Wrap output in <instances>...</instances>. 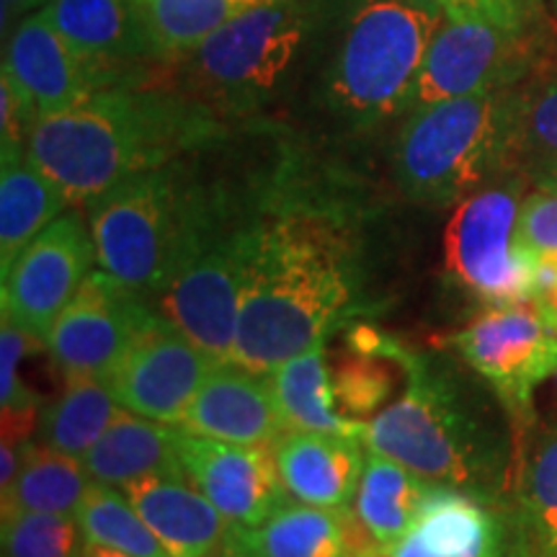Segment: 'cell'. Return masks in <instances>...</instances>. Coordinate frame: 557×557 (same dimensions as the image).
Masks as SVG:
<instances>
[{
    "label": "cell",
    "mask_w": 557,
    "mask_h": 557,
    "mask_svg": "<svg viewBox=\"0 0 557 557\" xmlns=\"http://www.w3.org/2000/svg\"><path fill=\"white\" fill-rule=\"evenodd\" d=\"M246 259L248 225L227 227L212 212L169 282L148 297L214 364L235 361Z\"/></svg>",
    "instance_id": "9"
},
{
    "label": "cell",
    "mask_w": 557,
    "mask_h": 557,
    "mask_svg": "<svg viewBox=\"0 0 557 557\" xmlns=\"http://www.w3.org/2000/svg\"><path fill=\"white\" fill-rule=\"evenodd\" d=\"M65 189L34 163L29 150L0 156V269H11L18 253L45 233L65 207Z\"/></svg>",
    "instance_id": "23"
},
{
    "label": "cell",
    "mask_w": 557,
    "mask_h": 557,
    "mask_svg": "<svg viewBox=\"0 0 557 557\" xmlns=\"http://www.w3.org/2000/svg\"><path fill=\"white\" fill-rule=\"evenodd\" d=\"M506 173L557 191V78L511 90Z\"/></svg>",
    "instance_id": "28"
},
{
    "label": "cell",
    "mask_w": 557,
    "mask_h": 557,
    "mask_svg": "<svg viewBox=\"0 0 557 557\" xmlns=\"http://www.w3.org/2000/svg\"><path fill=\"white\" fill-rule=\"evenodd\" d=\"M212 135L205 103L122 83L39 120L26 150L73 205H88L122 181L171 165Z\"/></svg>",
    "instance_id": "3"
},
{
    "label": "cell",
    "mask_w": 557,
    "mask_h": 557,
    "mask_svg": "<svg viewBox=\"0 0 557 557\" xmlns=\"http://www.w3.org/2000/svg\"><path fill=\"white\" fill-rule=\"evenodd\" d=\"M212 367L214 361L171 320L148 308L103 382L122 408L178 426Z\"/></svg>",
    "instance_id": "12"
},
{
    "label": "cell",
    "mask_w": 557,
    "mask_h": 557,
    "mask_svg": "<svg viewBox=\"0 0 557 557\" xmlns=\"http://www.w3.org/2000/svg\"><path fill=\"white\" fill-rule=\"evenodd\" d=\"M348 346L395 359L408 380L406 393L367 421L364 447L406 465L431 485L496 504L508 475V442L475 389L451 367L367 325L351 331Z\"/></svg>",
    "instance_id": "2"
},
{
    "label": "cell",
    "mask_w": 557,
    "mask_h": 557,
    "mask_svg": "<svg viewBox=\"0 0 557 557\" xmlns=\"http://www.w3.org/2000/svg\"><path fill=\"white\" fill-rule=\"evenodd\" d=\"M389 364H395V359L351 348V351L338 359L336 367H331L333 395H336L341 416L351 418V421H361V418L377 413V408L393 393Z\"/></svg>",
    "instance_id": "34"
},
{
    "label": "cell",
    "mask_w": 557,
    "mask_h": 557,
    "mask_svg": "<svg viewBox=\"0 0 557 557\" xmlns=\"http://www.w3.org/2000/svg\"><path fill=\"white\" fill-rule=\"evenodd\" d=\"M37 120L9 75L0 73V156L24 152Z\"/></svg>",
    "instance_id": "37"
},
{
    "label": "cell",
    "mask_w": 557,
    "mask_h": 557,
    "mask_svg": "<svg viewBox=\"0 0 557 557\" xmlns=\"http://www.w3.org/2000/svg\"><path fill=\"white\" fill-rule=\"evenodd\" d=\"M361 557H517L508 517L493 500L447 485H429L421 511L393 547Z\"/></svg>",
    "instance_id": "17"
},
{
    "label": "cell",
    "mask_w": 557,
    "mask_h": 557,
    "mask_svg": "<svg viewBox=\"0 0 557 557\" xmlns=\"http://www.w3.org/2000/svg\"><path fill=\"white\" fill-rule=\"evenodd\" d=\"M50 0H0V13H3V29H9V24H18L21 18H26L29 13L45 9Z\"/></svg>",
    "instance_id": "41"
},
{
    "label": "cell",
    "mask_w": 557,
    "mask_h": 557,
    "mask_svg": "<svg viewBox=\"0 0 557 557\" xmlns=\"http://www.w3.org/2000/svg\"><path fill=\"white\" fill-rule=\"evenodd\" d=\"M81 557H132L127 553H120V549H111V547H101V545H94V542H86L83 545V553Z\"/></svg>",
    "instance_id": "42"
},
{
    "label": "cell",
    "mask_w": 557,
    "mask_h": 557,
    "mask_svg": "<svg viewBox=\"0 0 557 557\" xmlns=\"http://www.w3.org/2000/svg\"><path fill=\"white\" fill-rule=\"evenodd\" d=\"M442 9L444 13H455V16H480L491 18L500 26H508V29L521 32L517 24H513L511 13L506 11V5L500 0H429Z\"/></svg>",
    "instance_id": "38"
},
{
    "label": "cell",
    "mask_w": 557,
    "mask_h": 557,
    "mask_svg": "<svg viewBox=\"0 0 557 557\" xmlns=\"http://www.w3.org/2000/svg\"><path fill=\"white\" fill-rule=\"evenodd\" d=\"M32 344H37V338L3 315V323H0V403H3V410H37L32 389L21 380V361L32 351Z\"/></svg>",
    "instance_id": "36"
},
{
    "label": "cell",
    "mask_w": 557,
    "mask_h": 557,
    "mask_svg": "<svg viewBox=\"0 0 557 557\" xmlns=\"http://www.w3.org/2000/svg\"><path fill=\"white\" fill-rule=\"evenodd\" d=\"M521 32H534L547 18L549 0H500Z\"/></svg>",
    "instance_id": "40"
},
{
    "label": "cell",
    "mask_w": 557,
    "mask_h": 557,
    "mask_svg": "<svg viewBox=\"0 0 557 557\" xmlns=\"http://www.w3.org/2000/svg\"><path fill=\"white\" fill-rule=\"evenodd\" d=\"M351 240L329 214L287 207L248 222L235 361L269 374L361 310Z\"/></svg>",
    "instance_id": "1"
},
{
    "label": "cell",
    "mask_w": 557,
    "mask_h": 557,
    "mask_svg": "<svg viewBox=\"0 0 557 557\" xmlns=\"http://www.w3.org/2000/svg\"><path fill=\"white\" fill-rule=\"evenodd\" d=\"M361 529L354 508L295 504L261 527H240V547L248 557H361L374 547L361 545Z\"/></svg>",
    "instance_id": "22"
},
{
    "label": "cell",
    "mask_w": 557,
    "mask_h": 557,
    "mask_svg": "<svg viewBox=\"0 0 557 557\" xmlns=\"http://www.w3.org/2000/svg\"><path fill=\"white\" fill-rule=\"evenodd\" d=\"M90 485L81 457L65 455L41 442H29L21 470L9 491H3V513L45 511L75 517Z\"/></svg>",
    "instance_id": "29"
},
{
    "label": "cell",
    "mask_w": 557,
    "mask_h": 557,
    "mask_svg": "<svg viewBox=\"0 0 557 557\" xmlns=\"http://www.w3.org/2000/svg\"><path fill=\"white\" fill-rule=\"evenodd\" d=\"M529 302L557 329V261H537L534 289Z\"/></svg>",
    "instance_id": "39"
},
{
    "label": "cell",
    "mask_w": 557,
    "mask_h": 557,
    "mask_svg": "<svg viewBox=\"0 0 557 557\" xmlns=\"http://www.w3.org/2000/svg\"><path fill=\"white\" fill-rule=\"evenodd\" d=\"M75 519L83 537L94 545L120 549L132 557H171L122 487L90 480Z\"/></svg>",
    "instance_id": "32"
},
{
    "label": "cell",
    "mask_w": 557,
    "mask_h": 557,
    "mask_svg": "<svg viewBox=\"0 0 557 557\" xmlns=\"http://www.w3.org/2000/svg\"><path fill=\"white\" fill-rule=\"evenodd\" d=\"M532 62L534 32H513L491 18L447 13L431 39L410 111L457 96L519 86Z\"/></svg>",
    "instance_id": "11"
},
{
    "label": "cell",
    "mask_w": 557,
    "mask_h": 557,
    "mask_svg": "<svg viewBox=\"0 0 557 557\" xmlns=\"http://www.w3.org/2000/svg\"><path fill=\"white\" fill-rule=\"evenodd\" d=\"M214 557H248L246 549L240 547V532H238V542H235L233 549H227V553H220V555H214Z\"/></svg>",
    "instance_id": "43"
},
{
    "label": "cell",
    "mask_w": 557,
    "mask_h": 557,
    "mask_svg": "<svg viewBox=\"0 0 557 557\" xmlns=\"http://www.w3.org/2000/svg\"><path fill=\"white\" fill-rule=\"evenodd\" d=\"M178 429L230 444H274L284 434L269 374L238 361L214 364L194 393Z\"/></svg>",
    "instance_id": "18"
},
{
    "label": "cell",
    "mask_w": 557,
    "mask_h": 557,
    "mask_svg": "<svg viewBox=\"0 0 557 557\" xmlns=\"http://www.w3.org/2000/svg\"><path fill=\"white\" fill-rule=\"evenodd\" d=\"M506 511L517 557H557V426L542 431L519 459Z\"/></svg>",
    "instance_id": "24"
},
{
    "label": "cell",
    "mask_w": 557,
    "mask_h": 557,
    "mask_svg": "<svg viewBox=\"0 0 557 557\" xmlns=\"http://www.w3.org/2000/svg\"><path fill=\"white\" fill-rule=\"evenodd\" d=\"M171 557H214L235 547V527L186 475L143 478L122 487Z\"/></svg>",
    "instance_id": "19"
},
{
    "label": "cell",
    "mask_w": 557,
    "mask_h": 557,
    "mask_svg": "<svg viewBox=\"0 0 557 557\" xmlns=\"http://www.w3.org/2000/svg\"><path fill=\"white\" fill-rule=\"evenodd\" d=\"M96 261L90 225L65 212L18 253L3 276V315L45 344L54 320L73 299Z\"/></svg>",
    "instance_id": "13"
},
{
    "label": "cell",
    "mask_w": 557,
    "mask_h": 557,
    "mask_svg": "<svg viewBox=\"0 0 557 557\" xmlns=\"http://www.w3.org/2000/svg\"><path fill=\"white\" fill-rule=\"evenodd\" d=\"M248 9L250 0H139L150 54L163 60L186 58Z\"/></svg>",
    "instance_id": "31"
},
{
    "label": "cell",
    "mask_w": 557,
    "mask_h": 557,
    "mask_svg": "<svg viewBox=\"0 0 557 557\" xmlns=\"http://www.w3.org/2000/svg\"><path fill=\"white\" fill-rule=\"evenodd\" d=\"M45 11L62 37L88 58L116 67L152 58L139 0H50Z\"/></svg>",
    "instance_id": "25"
},
{
    "label": "cell",
    "mask_w": 557,
    "mask_h": 557,
    "mask_svg": "<svg viewBox=\"0 0 557 557\" xmlns=\"http://www.w3.org/2000/svg\"><path fill=\"white\" fill-rule=\"evenodd\" d=\"M444 16L429 0H359L329 70L333 109L361 127L410 111Z\"/></svg>",
    "instance_id": "5"
},
{
    "label": "cell",
    "mask_w": 557,
    "mask_h": 557,
    "mask_svg": "<svg viewBox=\"0 0 557 557\" xmlns=\"http://www.w3.org/2000/svg\"><path fill=\"white\" fill-rule=\"evenodd\" d=\"M549 9H553L555 16H557V0H549Z\"/></svg>",
    "instance_id": "45"
},
{
    "label": "cell",
    "mask_w": 557,
    "mask_h": 557,
    "mask_svg": "<svg viewBox=\"0 0 557 557\" xmlns=\"http://www.w3.org/2000/svg\"><path fill=\"white\" fill-rule=\"evenodd\" d=\"M253 5H263V3H278V0H250Z\"/></svg>",
    "instance_id": "44"
},
{
    "label": "cell",
    "mask_w": 557,
    "mask_h": 557,
    "mask_svg": "<svg viewBox=\"0 0 557 557\" xmlns=\"http://www.w3.org/2000/svg\"><path fill=\"white\" fill-rule=\"evenodd\" d=\"M269 380L284 431H323L364 438L367 421H351L341 416L336 406L325 341L278 364L269 372Z\"/></svg>",
    "instance_id": "26"
},
{
    "label": "cell",
    "mask_w": 557,
    "mask_h": 557,
    "mask_svg": "<svg viewBox=\"0 0 557 557\" xmlns=\"http://www.w3.org/2000/svg\"><path fill=\"white\" fill-rule=\"evenodd\" d=\"M3 557H81L86 537L70 513L9 511L3 513Z\"/></svg>",
    "instance_id": "33"
},
{
    "label": "cell",
    "mask_w": 557,
    "mask_h": 557,
    "mask_svg": "<svg viewBox=\"0 0 557 557\" xmlns=\"http://www.w3.org/2000/svg\"><path fill=\"white\" fill-rule=\"evenodd\" d=\"M451 346L517 421H524L537 387L557 372V329L532 302L491 305L451 336Z\"/></svg>",
    "instance_id": "10"
},
{
    "label": "cell",
    "mask_w": 557,
    "mask_h": 557,
    "mask_svg": "<svg viewBox=\"0 0 557 557\" xmlns=\"http://www.w3.org/2000/svg\"><path fill=\"white\" fill-rule=\"evenodd\" d=\"M315 18L310 0H278L243 11L186 54L194 96L212 107H259L278 88Z\"/></svg>",
    "instance_id": "7"
},
{
    "label": "cell",
    "mask_w": 557,
    "mask_h": 557,
    "mask_svg": "<svg viewBox=\"0 0 557 557\" xmlns=\"http://www.w3.org/2000/svg\"><path fill=\"white\" fill-rule=\"evenodd\" d=\"M178 449L186 478L235 527L256 529L287 506L274 444H230L181 429Z\"/></svg>",
    "instance_id": "16"
},
{
    "label": "cell",
    "mask_w": 557,
    "mask_h": 557,
    "mask_svg": "<svg viewBox=\"0 0 557 557\" xmlns=\"http://www.w3.org/2000/svg\"><path fill=\"white\" fill-rule=\"evenodd\" d=\"M513 88L408 111L395 145V178L403 194L418 205L451 207L504 176Z\"/></svg>",
    "instance_id": "4"
},
{
    "label": "cell",
    "mask_w": 557,
    "mask_h": 557,
    "mask_svg": "<svg viewBox=\"0 0 557 557\" xmlns=\"http://www.w3.org/2000/svg\"><path fill=\"white\" fill-rule=\"evenodd\" d=\"M527 181L504 173L455 205L444 227V276L487 305L529 302L537 259L519 243Z\"/></svg>",
    "instance_id": "8"
},
{
    "label": "cell",
    "mask_w": 557,
    "mask_h": 557,
    "mask_svg": "<svg viewBox=\"0 0 557 557\" xmlns=\"http://www.w3.org/2000/svg\"><path fill=\"white\" fill-rule=\"evenodd\" d=\"M364 438L323 431H284L274 455L284 487L299 504L351 508L364 470Z\"/></svg>",
    "instance_id": "20"
},
{
    "label": "cell",
    "mask_w": 557,
    "mask_h": 557,
    "mask_svg": "<svg viewBox=\"0 0 557 557\" xmlns=\"http://www.w3.org/2000/svg\"><path fill=\"white\" fill-rule=\"evenodd\" d=\"M0 73L9 75L37 122L78 107L99 90L122 86V67L75 50L45 9L21 18L5 37Z\"/></svg>",
    "instance_id": "14"
},
{
    "label": "cell",
    "mask_w": 557,
    "mask_h": 557,
    "mask_svg": "<svg viewBox=\"0 0 557 557\" xmlns=\"http://www.w3.org/2000/svg\"><path fill=\"white\" fill-rule=\"evenodd\" d=\"M150 302L107 271H90L54 320L45 346L67 377H107Z\"/></svg>",
    "instance_id": "15"
},
{
    "label": "cell",
    "mask_w": 557,
    "mask_h": 557,
    "mask_svg": "<svg viewBox=\"0 0 557 557\" xmlns=\"http://www.w3.org/2000/svg\"><path fill=\"white\" fill-rule=\"evenodd\" d=\"M181 429L120 408L99 442L83 457L90 480L124 487L143 478L186 475L178 449Z\"/></svg>",
    "instance_id": "21"
},
{
    "label": "cell",
    "mask_w": 557,
    "mask_h": 557,
    "mask_svg": "<svg viewBox=\"0 0 557 557\" xmlns=\"http://www.w3.org/2000/svg\"><path fill=\"white\" fill-rule=\"evenodd\" d=\"M120 408L101 377H67L60 398L39 416L37 436L47 447L83 459Z\"/></svg>",
    "instance_id": "30"
},
{
    "label": "cell",
    "mask_w": 557,
    "mask_h": 557,
    "mask_svg": "<svg viewBox=\"0 0 557 557\" xmlns=\"http://www.w3.org/2000/svg\"><path fill=\"white\" fill-rule=\"evenodd\" d=\"M519 243L532 259L557 261V191H527L519 212Z\"/></svg>",
    "instance_id": "35"
},
{
    "label": "cell",
    "mask_w": 557,
    "mask_h": 557,
    "mask_svg": "<svg viewBox=\"0 0 557 557\" xmlns=\"http://www.w3.org/2000/svg\"><path fill=\"white\" fill-rule=\"evenodd\" d=\"M171 165L132 176L88 201L96 263L145 299L169 282L212 214Z\"/></svg>",
    "instance_id": "6"
},
{
    "label": "cell",
    "mask_w": 557,
    "mask_h": 557,
    "mask_svg": "<svg viewBox=\"0 0 557 557\" xmlns=\"http://www.w3.org/2000/svg\"><path fill=\"white\" fill-rule=\"evenodd\" d=\"M429 485L406 465L367 449L364 470L354 496V513L369 540L377 547H393L416 521Z\"/></svg>",
    "instance_id": "27"
}]
</instances>
